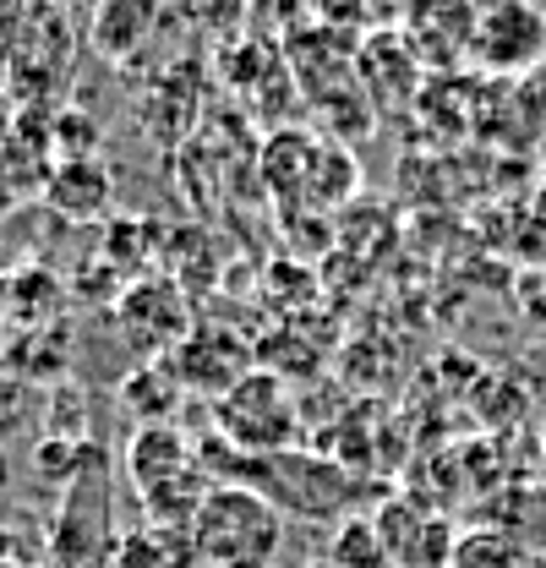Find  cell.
Listing matches in <instances>:
<instances>
[{"label":"cell","instance_id":"obj_4","mask_svg":"<svg viewBox=\"0 0 546 568\" xmlns=\"http://www.w3.org/2000/svg\"><path fill=\"white\" fill-rule=\"evenodd\" d=\"M159 17H164V0H104L93 11V44L110 61H127L132 50H142L153 39Z\"/></svg>","mask_w":546,"mask_h":568},{"label":"cell","instance_id":"obj_9","mask_svg":"<svg viewBox=\"0 0 546 568\" xmlns=\"http://www.w3.org/2000/svg\"><path fill=\"white\" fill-rule=\"evenodd\" d=\"M317 17H328V22H361L366 17V6L361 0H306Z\"/></svg>","mask_w":546,"mask_h":568},{"label":"cell","instance_id":"obj_10","mask_svg":"<svg viewBox=\"0 0 546 568\" xmlns=\"http://www.w3.org/2000/svg\"><path fill=\"white\" fill-rule=\"evenodd\" d=\"M17 6H22V11H28V6H33V0H0V22H6V17H11V11H17Z\"/></svg>","mask_w":546,"mask_h":568},{"label":"cell","instance_id":"obj_2","mask_svg":"<svg viewBox=\"0 0 546 568\" xmlns=\"http://www.w3.org/2000/svg\"><path fill=\"white\" fill-rule=\"evenodd\" d=\"M213 422H219V437L235 443L241 454L273 459V454H284L295 443V399H290V388H284L279 372L252 366L235 388L219 394Z\"/></svg>","mask_w":546,"mask_h":568},{"label":"cell","instance_id":"obj_11","mask_svg":"<svg viewBox=\"0 0 546 568\" xmlns=\"http://www.w3.org/2000/svg\"><path fill=\"white\" fill-rule=\"evenodd\" d=\"M530 6H536V11H542V17H546V0H530Z\"/></svg>","mask_w":546,"mask_h":568},{"label":"cell","instance_id":"obj_3","mask_svg":"<svg viewBox=\"0 0 546 568\" xmlns=\"http://www.w3.org/2000/svg\"><path fill=\"white\" fill-rule=\"evenodd\" d=\"M546 50V17L530 0H476L471 55L486 71H525Z\"/></svg>","mask_w":546,"mask_h":568},{"label":"cell","instance_id":"obj_8","mask_svg":"<svg viewBox=\"0 0 546 568\" xmlns=\"http://www.w3.org/2000/svg\"><path fill=\"white\" fill-rule=\"evenodd\" d=\"M334 564L340 568H383L388 564V547L377 536V519H344L334 530Z\"/></svg>","mask_w":546,"mask_h":568},{"label":"cell","instance_id":"obj_6","mask_svg":"<svg viewBox=\"0 0 546 568\" xmlns=\"http://www.w3.org/2000/svg\"><path fill=\"white\" fill-rule=\"evenodd\" d=\"M186 443L170 432V426H142L132 443V476L142 487H170V481H186Z\"/></svg>","mask_w":546,"mask_h":568},{"label":"cell","instance_id":"obj_1","mask_svg":"<svg viewBox=\"0 0 546 568\" xmlns=\"http://www.w3.org/2000/svg\"><path fill=\"white\" fill-rule=\"evenodd\" d=\"M192 541L213 568H273L284 547L279 503L252 487H213L192 514Z\"/></svg>","mask_w":546,"mask_h":568},{"label":"cell","instance_id":"obj_5","mask_svg":"<svg viewBox=\"0 0 546 568\" xmlns=\"http://www.w3.org/2000/svg\"><path fill=\"white\" fill-rule=\"evenodd\" d=\"M44 203L61 209L67 219H99V213L110 209V175H104L93 159H67V164L50 175Z\"/></svg>","mask_w":546,"mask_h":568},{"label":"cell","instance_id":"obj_7","mask_svg":"<svg viewBox=\"0 0 546 568\" xmlns=\"http://www.w3.org/2000/svg\"><path fill=\"white\" fill-rule=\"evenodd\" d=\"M448 568H525V547L503 530H465L454 536Z\"/></svg>","mask_w":546,"mask_h":568}]
</instances>
